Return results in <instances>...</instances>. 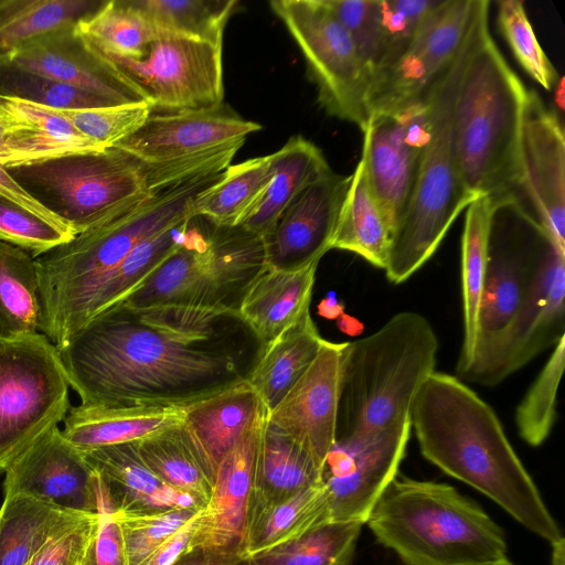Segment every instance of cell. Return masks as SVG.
<instances>
[{
	"label": "cell",
	"mask_w": 565,
	"mask_h": 565,
	"mask_svg": "<svg viewBox=\"0 0 565 565\" xmlns=\"http://www.w3.org/2000/svg\"><path fill=\"white\" fill-rule=\"evenodd\" d=\"M264 348L238 312L119 302L58 353L83 405L186 407L247 381Z\"/></svg>",
	"instance_id": "obj_1"
},
{
	"label": "cell",
	"mask_w": 565,
	"mask_h": 565,
	"mask_svg": "<svg viewBox=\"0 0 565 565\" xmlns=\"http://www.w3.org/2000/svg\"><path fill=\"white\" fill-rule=\"evenodd\" d=\"M422 455L445 473L490 498L551 545L564 539L492 409L460 379L434 372L412 413Z\"/></svg>",
	"instance_id": "obj_2"
},
{
	"label": "cell",
	"mask_w": 565,
	"mask_h": 565,
	"mask_svg": "<svg viewBox=\"0 0 565 565\" xmlns=\"http://www.w3.org/2000/svg\"><path fill=\"white\" fill-rule=\"evenodd\" d=\"M527 92L497 46L487 13L462 73L454 109L459 172L473 198H518Z\"/></svg>",
	"instance_id": "obj_3"
},
{
	"label": "cell",
	"mask_w": 565,
	"mask_h": 565,
	"mask_svg": "<svg viewBox=\"0 0 565 565\" xmlns=\"http://www.w3.org/2000/svg\"><path fill=\"white\" fill-rule=\"evenodd\" d=\"M489 0H477L468 34L456 56L433 81L423 97L428 136L408 206L392 235L387 279L401 284L437 250L457 216L476 199L465 188L454 139V109L462 73Z\"/></svg>",
	"instance_id": "obj_4"
},
{
	"label": "cell",
	"mask_w": 565,
	"mask_h": 565,
	"mask_svg": "<svg viewBox=\"0 0 565 565\" xmlns=\"http://www.w3.org/2000/svg\"><path fill=\"white\" fill-rule=\"evenodd\" d=\"M437 351L431 323L415 311L395 313L373 333L345 342L337 441L411 420L415 397L435 372Z\"/></svg>",
	"instance_id": "obj_5"
},
{
	"label": "cell",
	"mask_w": 565,
	"mask_h": 565,
	"mask_svg": "<svg viewBox=\"0 0 565 565\" xmlns=\"http://www.w3.org/2000/svg\"><path fill=\"white\" fill-rule=\"evenodd\" d=\"M365 523L407 565H497L508 559L502 529L446 483L396 476Z\"/></svg>",
	"instance_id": "obj_6"
},
{
	"label": "cell",
	"mask_w": 565,
	"mask_h": 565,
	"mask_svg": "<svg viewBox=\"0 0 565 565\" xmlns=\"http://www.w3.org/2000/svg\"><path fill=\"white\" fill-rule=\"evenodd\" d=\"M220 175L221 172L199 175L152 193L111 221L38 256L42 333L96 278L119 264L137 245L194 217L195 198Z\"/></svg>",
	"instance_id": "obj_7"
},
{
	"label": "cell",
	"mask_w": 565,
	"mask_h": 565,
	"mask_svg": "<svg viewBox=\"0 0 565 565\" xmlns=\"http://www.w3.org/2000/svg\"><path fill=\"white\" fill-rule=\"evenodd\" d=\"M201 230L192 218L182 245L121 302L190 306L238 312L267 266L264 237L242 225Z\"/></svg>",
	"instance_id": "obj_8"
},
{
	"label": "cell",
	"mask_w": 565,
	"mask_h": 565,
	"mask_svg": "<svg viewBox=\"0 0 565 565\" xmlns=\"http://www.w3.org/2000/svg\"><path fill=\"white\" fill-rule=\"evenodd\" d=\"M551 245L519 199L495 200L472 360L458 379L495 385L502 349Z\"/></svg>",
	"instance_id": "obj_9"
},
{
	"label": "cell",
	"mask_w": 565,
	"mask_h": 565,
	"mask_svg": "<svg viewBox=\"0 0 565 565\" xmlns=\"http://www.w3.org/2000/svg\"><path fill=\"white\" fill-rule=\"evenodd\" d=\"M8 171L75 235L111 221L152 194L142 162L116 147Z\"/></svg>",
	"instance_id": "obj_10"
},
{
	"label": "cell",
	"mask_w": 565,
	"mask_h": 565,
	"mask_svg": "<svg viewBox=\"0 0 565 565\" xmlns=\"http://www.w3.org/2000/svg\"><path fill=\"white\" fill-rule=\"evenodd\" d=\"M58 349L40 332L0 335V472L70 409Z\"/></svg>",
	"instance_id": "obj_11"
},
{
	"label": "cell",
	"mask_w": 565,
	"mask_h": 565,
	"mask_svg": "<svg viewBox=\"0 0 565 565\" xmlns=\"http://www.w3.org/2000/svg\"><path fill=\"white\" fill-rule=\"evenodd\" d=\"M269 4L300 49L320 106L363 132L370 120V76L326 0H273Z\"/></svg>",
	"instance_id": "obj_12"
},
{
	"label": "cell",
	"mask_w": 565,
	"mask_h": 565,
	"mask_svg": "<svg viewBox=\"0 0 565 565\" xmlns=\"http://www.w3.org/2000/svg\"><path fill=\"white\" fill-rule=\"evenodd\" d=\"M87 42L153 110H201L223 105L222 46L159 32L145 56L134 58Z\"/></svg>",
	"instance_id": "obj_13"
},
{
	"label": "cell",
	"mask_w": 565,
	"mask_h": 565,
	"mask_svg": "<svg viewBox=\"0 0 565 565\" xmlns=\"http://www.w3.org/2000/svg\"><path fill=\"white\" fill-rule=\"evenodd\" d=\"M476 0H443L407 50L370 82L372 115H397L415 105L461 47Z\"/></svg>",
	"instance_id": "obj_14"
},
{
	"label": "cell",
	"mask_w": 565,
	"mask_h": 565,
	"mask_svg": "<svg viewBox=\"0 0 565 565\" xmlns=\"http://www.w3.org/2000/svg\"><path fill=\"white\" fill-rule=\"evenodd\" d=\"M411 430V420H406L367 438L335 441L322 472L330 522L365 524L382 492L397 476Z\"/></svg>",
	"instance_id": "obj_15"
},
{
	"label": "cell",
	"mask_w": 565,
	"mask_h": 565,
	"mask_svg": "<svg viewBox=\"0 0 565 565\" xmlns=\"http://www.w3.org/2000/svg\"><path fill=\"white\" fill-rule=\"evenodd\" d=\"M427 136L423 96L401 114L372 115L363 131L361 160L392 235L408 206Z\"/></svg>",
	"instance_id": "obj_16"
},
{
	"label": "cell",
	"mask_w": 565,
	"mask_h": 565,
	"mask_svg": "<svg viewBox=\"0 0 565 565\" xmlns=\"http://www.w3.org/2000/svg\"><path fill=\"white\" fill-rule=\"evenodd\" d=\"M4 495L24 494L63 510L99 514L105 500L98 477L83 451L54 426L6 470Z\"/></svg>",
	"instance_id": "obj_17"
},
{
	"label": "cell",
	"mask_w": 565,
	"mask_h": 565,
	"mask_svg": "<svg viewBox=\"0 0 565 565\" xmlns=\"http://www.w3.org/2000/svg\"><path fill=\"white\" fill-rule=\"evenodd\" d=\"M521 190L552 243L565 252V138L557 114L529 89L521 128Z\"/></svg>",
	"instance_id": "obj_18"
},
{
	"label": "cell",
	"mask_w": 565,
	"mask_h": 565,
	"mask_svg": "<svg viewBox=\"0 0 565 565\" xmlns=\"http://www.w3.org/2000/svg\"><path fill=\"white\" fill-rule=\"evenodd\" d=\"M344 345L326 340L308 370L268 412V420L288 434L322 472L337 441Z\"/></svg>",
	"instance_id": "obj_19"
},
{
	"label": "cell",
	"mask_w": 565,
	"mask_h": 565,
	"mask_svg": "<svg viewBox=\"0 0 565 565\" xmlns=\"http://www.w3.org/2000/svg\"><path fill=\"white\" fill-rule=\"evenodd\" d=\"M267 414L262 404L247 430L220 462L186 552L243 554L255 456Z\"/></svg>",
	"instance_id": "obj_20"
},
{
	"label": "cell",
	"mask_w": 565,
	"mask_h": 565,
	"mask_svg": "<svg viewBox=\"0 0 565 565\" xmlns=\"http://www.w3.org/2000/svg\"><path fill=\"white\" fill-rule=\"evenodd\" d=\"M350 181L331 170L297 196L264 237L268 266L292 270L319 263L331 249Z\"/></svg>",
	"instance_id": "obj_21"
},
{
	"label": "cell",
	"mask_w": 565,
	"mask_h": 565,
	"mask_svg": "<svg viewBox=\"0 0 565 565\" xmlns=\"http://www.w3.org/2000/svg\"><path fill=\"white\" fill-rule=\"evenodd\" d=\"M262 129L224 105L212 109L153 114L119 148L143 162L193 157L237 141Z\"/></svg>",
	"instance_id": "obj_22"
},
{
	"label": "cell",
	"mask_w": 565,
	"mask_h": 565,
	"mask_svg": "<svg viewBox=\"0 0 565 565\" xmlns=\"http://www.w3.org/2000/svg\"><path fill=\"white\" fill-rule=\"evenodd\" d=\"M75 26L47 33L4 60L100 96L115 106L147 103Z\"/></svg>",
	"instance_id": "obj_23"
},
{
	"label": "cell",
	"mask_w": 565,
	"mask_h": 565,
	"mask_svg": "<svg viewBox=\"0 0 565 565\" xmlns=\"http://www.w3.org/2000/svg\"><path fill=\"white\" fill-rule=\"evenodd\" d=\"M193 217L145 239L119 264L96 278L44 333L56 348L90 319L121 302L184 242Z\"/></svg>",
	"instance_id": "obj_24"
},
{
	"label": "cell",
	"mask_w": 565,
	"mask_h": 565,
	"mask_svg": "<svg viewBox=\"0 0 565 565\" xmlns=\"http://www.w3.org/2000/svg\"><path fill=\"white\" fill-rule=\"evenodd\" d=\"M564 297L565 252L551 245L502 349L495 385L565 337Z\"/></svg>",
	"instance_id": "obj_25"
},
{
	"label": "cell",
	"mask_w": 565,
	"mask_h": 565,
	"mask_svg": "<svg viewBox=\"0 0 565 565\" xmlns=\"http://www.w3.org/2000/svg\"><path fill=\"white\" fill-rule=\"evenodd\" d=\"M104 149L58 109L0 96V164L6 169Z\"/></svg>",
	"instance_id": "obj_26"
},
{
	"label": "cell",
	"mask_w": 565,
	"mask_h": 565,
	"mask_svg": "<svg viewBox=\"0 0 565 565\" xmlns=\"http://www.w3.org/2000/svg\"><path fill=\"white\" fill-rule=\"evenodd\" d=\"M96 472L106 512L148 514L203 507L161 481L141 460L135 441L84 452Z\"/></svg>",
	"instance_id": "obj_27"
},
{
	"label": "cell",
	"mask_w": 565,
	"mask_h": 565,
	"mask_svg": "<svg viewBox=\"0 0 565 565\" xmlns=\"http://www.w3.org/2000/svg\"><path fill=\"white\" fill-rule=\"evenodd\" d=\"M318 264L292 270L267 265L248 288L238 315L264 345L309 312Z\"/></svg>",
	"instance_id": "obj_28"
},
{
	"label": "cell",
	"mask_w": 565,
	"mask_h": 565,
	"mask_svg": "<svg viewBox=\"0 0 565 565\" xmlns=\"http://www.w3.org/2000/svg\"><path fill=\"white\" fill-rule=\"evenodd\" d=\"M262 403L247 381L184 407L181 428L215 471L255 418Z\"/></svg>",
	"instance_id": "obj_29"
},
{
	"label": "cell",
	"mask_w": 565,
	"mask_h": 565,
	"mask_svg": "<svg viewBox=\"0 0 565 565\" xmlns=\"http://www.w3.org/2000/svg\"><path fill=\"white\" fill-rule=\"evenodd\" d=\"M184 407L78 405L64 418V437L83 452L138 441L182 424Z\"/></svg>",
	"instance_id": "obj_30"
},
{
	"label": "cell",
	"mask_w": 565,
	"mask_h": 565,
	"mask_svg": "<svg viewBox=\"0 0 565 565\" xmlns=\"http://www.w3.org/2000/svg\"><path fill=\"white\" fill-rule=\"evenodd\" d=\"M321 481L322 470L267 414L255 456L248 510L280 503Z\"/></svg>",
	"instance_id": "obj_31"
},
{
	"label": "cell",
	"mask_w": 565,
	"mask_h": 565,
	"mask_svg": "<svg viewBox=\"0 0 565 565\" xmlns=\"http://www.w3.org/2000/svg\"><path fill=\"white\" fill-rule=\"evenodd\" d=\"M324 341L309 311L265 345L247 383L268 412L308 370Z\"/></svg>",
	"instance_id": "obj_32"
},
{
	"label": "cell",
	"mask_w": 565,
	"mask_h": 565,
	"mask_svg": "<svg viewBox=\"0 0 565 565\" xmlns=\"http://www.w3.org/2000/svg\"><path fill=\"white\" fill-rule=\"evenodd\" d=\"M271 180L262 202L241 224L262 237L271 232L285 210L302 191L332 169L313 142L302 136H294L271 153Z\"/></svg>",
	"instance_id": "obj_33"
},
{
	"label": "cell",
	"mask_w": 565,
	"mask_h": 565,
	"mask_svg": "<svg viewBox=\"0 0 565 565\" xmlns=\"http://www.w3.org/2000/svg\"><path fill=\"white\" fill-rule=\"evenodd\" d=\"M88 515L24 494L4 495L0 508V565H26L47 542Z\"/></svg>",
	"instance_id": "obj_34"
},
{
	"label": "cell",
	"mask_w": 565,
	"mask_h": 565,
	"mask_svg": "<svg viewBox=\"0 0 565 565\" xmlns=\"http://www.w3.org/2000/svg\"><path fill=\"white\" fill-rule=\"evenodd\" d=\"M328 522L329 497L322 480L280 503L248 510L243 554L254 557Z\"/></svg>",
	"instance_id": "obj_35"
},
{
	"label": "cell",
	"mask_w": 565,
	"mask_h": 565,
	"mask_svg": "<svg viewBox=\"0 0 565 565\" xmlns=\"http://www.w3.org/2000/svg\"><path fill=\"white\" fill-rule=\"evenodd\" d=\"M271 175V154L228 166L195 198L193 216L217 226L241 225L258 207Z\"/></svg>",
	"instance_id": "obj_36"
},
{
	"label": "cell",
	"mask_w": 565,
	"mask_h": 565,
	"mask_svg": "<svg viewBox=\"0 0 565 565\" xmlns=\"http://www.w3.org/2000/svg\"><path fill=\"white\" fill-rule=\"evenodd\" d=\"M391 243L390 225L372 194L360 159L351 174L331 249L354 253L373 266L385 269Z\"/></svg>",
	"instance_id": "obj_37"
},
{
	"label": "cell",
	"mask_w": 565,
	"mask_h": 565,
	"mask_svg": "<svg viewBox=\"0 0 565 565\" xmlns=\"http://www.w3.org/2000/svg\"><path fill=\"white\" fill-rule=\"evenodd\" d=\"M494 205L493 198L481 195L466 207L461 237L463 340L456 367L458 377L467 371L472 360Z\"/></svg>",
	"instance_id": "obj_38"
},
{
	"label": "cell",
	"mask_w": 565,
	"mask_h": 565,
	"mask_svg": "<svg viewBox=\"0 0 565 565\" xmlns=\"http://www.w3.org/2000/svg\"><path fill=\"white\" fill-rule=\"evenodd\" d=\"M146 466L170 488L207 503L215 471L185 437L181 425L135 441Z\"/></svg>",
	"instance_id": "obj_39"
},
{
	"label": "cell",
	"mask_w": 565,
	"mask_h": 565,
	"mask_svg": "<svg viewBox=\"0 0 565 565\" xmlns=\"http://www.w3.org/2000/svg\"><path fill=\"white\" fill-rule=\"evenodd\" d=\"M108 0H0V58L100 10Z\"/></svg>",
	"instance_id": "obj_40"
},
{
	"label": "cell",
	"mask_w": 565,
	"mask_h": 565,
	"mask_svg": "<svg viewBox=\"0 0 565 565\" xmlns=\"http://www.w3.org/2000/svg\"><path fill=\"white\" fill-rule=\"evenodd\" d=\"M40 324L35 259L25 249L0 239V335L35 333Z\"/></svg>",
	"instance_id": "obj_41"
},
{
	"label": "cell",
	"mask_w": 565,
	"mask_h": 565,
	"mask_svg": "<svg viewBox=\"0 0 565 565\" xmlns=\"http://www.w3.org/2000/svg\"><path fill=\"white\" fill-rule=\"evenodd\" d=\"M158 32L223 44L226 22L236 0H128Z\"/></svg>",
	"instance_id": "obj_42"
},
{
	"label": "cell",
	"mask_w": 565,
	"mask_h": 565,
	"mask_svg": "<svg viewBox=\"0 0 565 565\" xmlns=\"http://www.w3.org/2000/svg\"><path fill=\"white\" fill-rule=\"evenodd\" d=\"M362 526L328 522L252 558L256 565H350Z\"/></svg>",
	"instance_id": "obj_43"
},
{
	"label": "cell",
	"mask_w": 565,
	"mask_h": 565,
	"mask_svg": "<svg viewBox=\"0 0 565 565\" xmlns=\"http://www.w3.org/2000/svg\"><path fill=\"white\" fill-rule=\"evenodd\" d=\"M96 46L134 58L145 56L159 32L128 0H108L106 4L75 26Z\"/></svg>",
	"instance_id": "obj_44"
},
{
	"label": "cell",
	"mask_w": 565,
	"mask_h": 565,
	"mask_svg": "<svg viewBox=\"0 0 565 565\" xmlns=\"http://www.w3.org/2000/svg\"><path fill=\"white\" fill-rule=\"evenodd\" d=\"M0 96L58 110L115 106L105 98L0 58Z\"/></svg>",
	"instance_id": "obj_45"
},
{
	"label": "cell",
	"mask_w": 565,
	"mask_h": 565,
	"mask_svg": "<svg viewBox=\"0 0 565 565\" xmlns=\"http://www.w3.org/2000/svg\"><path fill=\"white\" fill-rule=\"evenodd\" d=\"M565 337L561 338L516 407L515 423L521 438L530 446L542 445L556 419V396L564 369Z\"/></svg>",
	"instance_id": "obj_46"
},
{
	"label": "cell",
	"mask_w": 565,
	"mask_h": 565,
	"mask_svg": "<svg viewBox=\"0 0 565 565\" xmlns=\"http://www.w3.org/2000/svg\"><path fill=\"white\" fill-rule=\"evenodd\" d=\"M441 2L377 0L379 47L371 78L401 57Z\"/></svg>",
	"instance_id": "obj_47"
},
{
	"label": "cell",
	"mask_w": 565,
	"mask_h": 565,
	"mask_svg": "<svg viewBox=\"0 0 565 565\" xmlns=\"http://www.w3.org/2000/svg\"><path fill=\"white\" fill-rule=\"evenodd\" d=\"M498 28L523 71L545 90H552L561 79L556 68L536 39L520 0L498 2Z\"/></svg>",
	"instance_id": "obj_48"
},
{
	"label": "cell",
	"mask_w": 565,
	"mask_h": 565,
	"mask_svg": "<svg viewBox=\"0 0 565 565\" xmlns=\"http://www.w3.org/2000/svg\"><path fill=\"white\" fill-rule=\"evenodd\" d=\"M201 509L177 508L158 513H113L124 539L128 565H139Z\"/></svg>",
	"instance_id": "obj_49"
},
{
	"label": "cell",
	"mask_w": 565,
	"mask_h": 565,
	"mask_svg": "<svg viewBox=\"0 0 565 565\" xmlns=\"http://www.w3.org/2000/svg\"><path fill=\"white\" fill-rule=\"evenodd\" d=\"M85 137L110 148L137 131L152 111L148 103L60 110Z\"/></svg>",
	"instance_id": "obj_50"
},
{
	"label": "cell",
	"mask_w": 565,
	"mask_h": 565,
	"mask_svg": "<svg viewBox=\"0 0 565 565\" xmlns=\"http://www.w3.org/2000/svg\"><path fill=\"white\" fill-rule=\"evenodd\" d=\"M75 234L0 196V239L18 246L32 256L72 239Z\"/></svg>",
	"instance_id": "obj_51"
},
{
	"label": "cell",
	"mask_w": 565,
	"mask_h": 565,
	"mask_svg": "<svg viewBox=\"0 0 565 565\" xmlns=\"http://www.w3.org/2000/svg\"><path fill=\"white\" fill-rule=\"evenodd\" d=\"M326 2L349 33L371 78L379 47L377 0H326Z\"/></svg>",
	"instance_id": "obj_52"
},
{
	"label": "cell",
	"mask_w": 565,
	"mask_h": 565,
	"mask_svg": "<svg viewBox=\"0 0 565 565\" xmlns=\"http://www.w3.org/2000/svg\"><path fill=\"white\" fill-rule=\"evenodd\" d=\"M99 514L82 522L47 542L26 565H81L98 527Z\"/></svg>",
	"instance_id": "obj_53"
},
{
	"label": "cell",
	"mask_w": 565,
	"mask_h": 565,
	"mask_svg": "<svg viewBox=\"0 0 565 565\" xmlns=\"http://www.w3.org/2000/svg\"><path fill=\"white\" fill-rule=\"evenodd\" d=\"M82 565H128L120 526L111 512H100L97 531Z\"/></svg>",
	"instance_id": "obj_54"
},
{
	"label": "cell",
	"mask_w": 565,
	"mask_h": 565,
	"mask_svg": "<svg viewBox=\"0 0 565 565\" xmlns=\"http://www.w3.org/2000/svg\"><path fill=\"white\" fill-rule=\"evenodd\" d=\"M0 196L17 204L18 206L53 223L57 226L67 227L54 214L47 211L40 202L30 195L9 173L8 169L0 164ZM72 231V230H71Z\"/></svg>",
	"instance_id": "obj_55"
},
{
	"label": "cell",
	"mask_w": 565,
	"mask_h": 565,
	"mask_svg": "<svg viewBox=\"0 0 565 565\" xmlns=\"http://www.w3.org/2000/svg\"><path fill=\"white\" fill-rule=\"evenodd\" d=\"M199 513L156 551H153L139 565H173L178 558L188 551L189 543L198 522Z\"/></svg>",
	"instance_id": "obj_56"
},
{
	"label": "cell",
	"mask_w": 565,
	"mask_h": 565,
	"mask_svg": "<svg viewBox=\"0 0 565 565\" xmlns=\"http://www.w3.org/2000/svg\"><path fill=\"white\" fill-rule=\"evenodd\" d=\"M173 565H256V563L252 557L243 554L196 550L185 552Z\"/></svg>",
	"instance_id": "obj_57"
},
{
	"label": "cell",
	"mask_w": 565,
	"mask_h": 565,
	"mask_svg": "<svg viewBox=\"0 0 565 565\" xmlns=\"http://www.w3.org/2000/svg\"><path fill=\"white\" fill-rule=\"evenodd\" d=\"M552 565H565V540L552 544Z\"/></svg>",
	"instance_id": "obj_58"
},
{
	"label": "cell",
	"mask_w": 565,
	"mask_h": 565,
	"mask_svg": "<svg viewBox=\"0 0 565 565\" xmlns=\"http://www.w3.org/2000/svg\"><path fill=\"white\" fill-rule=\"evenodd\" d=\"M497 565H514V564H512L510 561L505 559Z\"/></svg>",
	"instance_id": "obj_59"
},
{
	"label": "cell",
	"mask_w": 565,
	"mask_h": 565,
	"mask_svg": "<svg viewBox=\"0 0 565 565\" xmlns=\"http://www.w3.org/2000/svg\"><path fill=\"white\" fill-rule=\"evenodd\" d=\"M82 565V564H81Z\"/></svg>",
	"instance_id": "obj_60"
}]
</instances>
